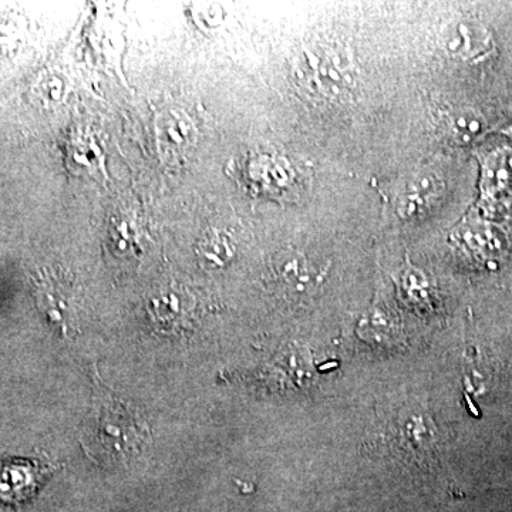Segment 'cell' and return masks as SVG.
<instances>
[{"instance_id": "6da1fadb", "label": "cell", "mask_w": 512, "mask_h": 512, "mask_svg": "<svg viewBox=\"0 0 512 512\" xmlns=\"http://www.w3.org/2000/svg\"><path fill=\"white\" fill-rule=\"evenodd\" d=\"M369 444L380 456L407 466L431 467L440 463L444 433L426 407L404 404L384 414Z\"/></svg>"}, {"instance_id": "7a4b0ae2", "label": "cell", "mask_w": 512, "mask_h": 512, "mask_svg": "<svg viewBox=\"0 0 512 512\" xmlns=\"http://www.w3.org/2000/svg\"><path fill=\"white\" fill-rule=\"evenodd\" d=\"M147 439L146 421L138 416L137 410L120 402L106 404L87 433L92 453L113 460L134 456Z\"/></svg>"}, {"instance_id": "3957f363", "label": "cell", "mask_w": 512, "mask_h": 512, "mask_svg": "<svg viewBox=\"0 0 512 512\" xmlns=\"http://www.w3.org/2000/svg\"><path fill=\"white\" fill-rule=\"evenodd\" d=\"M298 76L311 83L325 97H340L355 83L353 63L348 52L333 43H318L303 50Z\"/></svg>"}, {"instance_id": "277c9868", "label": "cell", "mask_w": 512, "mask_h": 512, "mask_svg": "<svg viewBox=\"0 0 512 512\" xmlns=\"http://www.w3.org/2000/svg\"><path fill=\"white\" fill-rule=\"evenodd\" d=\"M271 282L285 298H309L320 288L323 271L302 252L284 251L272 259Z\"/></svg>"}, {"instance_id": "5b68a950", "label": "cell", "mask_w": 512, "mask_h": 512, "mask_svg": "<svg viewBox=\"0 0 512 512\" xmlns=\"http://www.w3.org/2000/svg\"><path fill=\"white\" fill-rule=\"evenodd\" d=\"M37 302L50 322L67 330L77 315V298L72 282L62 275L45 272L36 282Z\"/></svg>"}, {"instance_id": "8992f818", "label": "cell", "mask_w": 512, "mask_h": 512, "mask_svg": "<svg viewBox=\"0 0 512 512\" xmlns=\"http://www.w3.org/2000/svg\"><path fill=\"white\" fill-rule=\"evenodd\" d=\"M150 311L151 318L157 325L178 329L190 322L194 312V299L183 286L168 285L153 296Z\"/></svg>"}, {"instance_id": "52a82bcc", "label": "cell", "mask_w": 512, "mask_h": 512, "mask_svg": "<svg viewBox=\"0 0 512 512\" xmlns=\"http://www.w3.org/2000/svg\"><path fill=\"white\" fill-rule=\"evenodd\" d=\"M147 231L136 211L121 210L113 215L109 224L111 251L120 256H136L146 251Z\"/></svg>"}, {"instance_id": "ba28073f", "label": "cell", "mask_w": 512, "mask_h": 512, "mask_svg": "<svg viewBox=\"0 0 512 512\" xmlns=\"http://www.w3.org/2000/svg\"><path fill=\"white\" fill-rule=\"evenodd\" d=\"M444 46L453 56L461 59H478L491 49V35L480 23L460 20L448 26Z\"/></svg>"}, {"instance_id": "9c48e42d", "label": "cell", "mask_w": 512, "mask_h": 512, "mask_svg": "<svg viewBox=\"0 0 512 512\" xmlns=\"http://www.w3.org/2000/svg\"><path fill=\"white\" fill-rule=\"evenodd\" d=\"M443 181L433 173H421L413 178L400 200L399 214L403 218L419 217L429 210L431 202L439 197Z\"/></svg>"}, {"instance_id": "30bf717a", "label": "cell", "mask_w": 512, "mask_h": 512, "mask_svg": "<svg viewBox=\"0 0 512 512\" xmlns=\"http://www.w3.org/2000/svg\"><path fill=\"white\" fill-rule=\"evenodd\" d=\"M39 473L29 466H9L0 473V500L20 504L35 493Z\"/></svg>"}, {"instance_id": "8fae6325", "label": "cell", "mask_w": 512, "mask_h": 512, "mask_svg": "<svg viewBox=\"0 0 512 512\" xmlns=\"http://www.w3.org/2000/svg\"><path fill=\"white\" fill-rule=\"evenodd\" d=\"M235 255V244L227 232L212 228L198 242L197 256L204 269H221Z\"/></svg>"}, {"instance_id": "7c38bea8", "label": "cell", "mask_w": 512, "mask_h": 512, "mask_svg": "<svg viewBox=\"0 0 512 512\" xmlns=\"http://www.w3.org/2000/svg\"><path fill=\"white\" fill-rule=\"evenodd\" d=\"M446 128L448 134L461 143H468L483 130L481 121L478 120L476 114L470 113V111L450 114L446 120Z\"/></svg>"}]
</instances>
